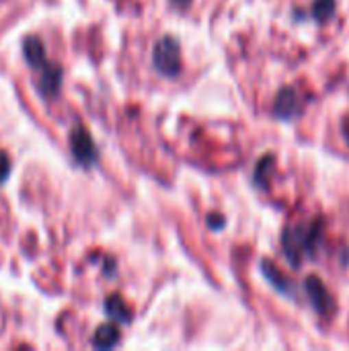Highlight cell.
Returning <instances> with one entry per match:
<instances>
[{"label":"cell","mask_w":349,"mask_h":351,"mask_svg":"<svg viewBox=\"0 0 349 351\" xmlns=\"http://www.w3.org/2000/svg\"><path fill=\"white\" fill-rule=\"evenodd\" d=\"M272 169H274V156H265V158H261V160H259V165H257V169H255V183H257V185H261V187H265V185H267V177H269Z\"/></svg>","instance_id":"obj_11"},{"label":"cell","mask_w":349,"mask_h":351,"mask_svg":"<svg viewBox=\"0 0 349 351\" xmlns=\"http://www.w3.org/2000/svg\"><path fill=\"white\" fill-rule=\"evenodd\" d=\"M173 2H175L177 6H185V4H189L191 0H173Z\"/></svg>","instance_id":"obj_14"},{"label":"cell","mask_w":349,"mask_h":351,"mask_svg":"<svg viewBox=\"0 0 349 351\" xmlns=\"http://www.w3.org/2000/svg\"><path fill=\"white\" fill-rule=\"evenodd\" d=\"M23 53L29 66L37 72V88L41 95L51 97L62 84V68L45 58V49L37 37H27L23 41Z\"/></svg>","instance_id":"obj_2"},{"label":"cell","mask_w":349,"mask_h":351,"mask_svg":"<svg viewBox=\"0 0 349 351\" xmlns=\"http://www.w3.org/2000/svg\"><path fill=\"white\" fill-rule=\"evenodd\" d=\"M302 97L294 86H284L278 97H276V105H274V115L278 119L290 121L296 119L302 113Z\"/></svg>","instance_id":"obj_6"},{"label":"cell","mask_w":349,"mask_h":351,"mask_svg":"<svg viewBox=\"0 0 349 351\" xmlns=\"http://www.w3.org/2000/svg\"><path fill=\"white\" fill-rule=\"evenodd\" d=\"M313 16L319 23H327L335 16V0H315L313 4Z\"/></svg>","instance_id":"obj_9"},{"label":"cell","mask_w":349,"mask_h":351,"mask_svg":"<svg viewBox=\"0 0 349 351\" xmlns=\"http://www.w3.org/2000/svg\"><path fill=\"white\" fill-rule=\"evenodd\" d=\"M70 150L76 158L78 165L82 167H93L97 165L99 160V150H97V144L93 142L91 134L82 128V125H76L72 132H70Z\"/></svg>","instance_id":"obj_4"},{"label":"cell","mask_w":349,"mask_h":351,"mask_svg":"<svg viewBox=\"0 0 349 351\" xmlns=\"http://www.w3.org/2000/svg\"><path fill=\"white\" fill-rule=\"evenodd\" d=\"M304 292H306V298H309L311 306L321 317H331L335 313V300H333L331 292L327 290V286L317 276H309L304 280Z\"/></svg>","instance_id":"obj_5"},{"label":"cell","mask_w":349,"mask_h":351,"mask_svg":"<svg viewBox=\"0 0 349 351\" xmlns=\"http://www.w3.org/2000/svg\"><path fill=\"white\" fill-rule=\"evenodd\" d=\"M105 311L109 313V317L111 319H119V321H123V323H128L130 321V311L123 306V302L119 300V298H115V296H111L109 300H107V304H105Z\"/></svg>","instance_id":"obj_10"},{"label":"cell","mask_w":349,"mask_h":351,"mask_svg":"<svg viewBox=\"0 0 349 351\" xmlns=\"http://www.w3.org/2000/svg\"><path fill=\"white\" fill-rule=\"evenodd\" d=\"M154 68L165 76H177L181 72V47L175 37H163L152 56Z\"/></svg>","instance_id":"obj_3"},{"label":"cell","mask_w":349,"mask_h":351,"mask_svg":"<svg viewBox=\"0 0 349 351\" xmlns=\"http://www.w3.org/2000/svg\"><path fill=\"white\" fill-rule=\"evenodd\" d=\"M341 130H344V140L348 142V146H349V115H348V117H346V121H344Z\"/></svg>","instance_id":"obj_13"},{"label":"cell","mask_w":349,"mask_h":351,"mask_svg":"<svg viewBox=\"0 0 349 351\" xmlns=\"http://www.w3.org/2000/svg\"><path fill=\"white\" fill-rule=\"evenodd\" d=\"M261 271H263L265 280H267L280 294H284V296H288V298H296V286H294V282L288 280L274 263L261 261Z\"/></svg>","instance_id":"obj_7"},{"label":"cell","mask_w":349,"mask_h":351,"mask_svg":"<svg viewBox=\"0 0 349 351\" xmlns=\"http://www.w3.org/2000/svg\"><path fill=\"white\" fill-rule=\"evenodd\" d=\"M321 234H323V220L286 226L282 234V247L292 267H300L304 259L315 257V251L319 249L321 243Z\"/></svg>","instance_id":"obj_1"},{"label":"cell","mask_w":349,"mask_h":351,"mask_svg":"<svg viewBox=\"0 0 349 351\" xmlns=\"http://www.w3.org/2000/svg\"><path fill=\"white\" fill-rule=\"evenodd\" d=\"M115 343H117V329L113 325H103L101 329H97L95 339H93L95 348L107 350V348H113Z\"/></svg>","instance_id":"obj_8"},{"label":"cell","mask_w":349,"mask_h":351,"mask_svg":"<svg viewBox=\"0 0 349 351\" xmlns=\"http://www.w3.org/2000/svg\"><path fill=\"white\" fill-rule=\"evenodd\" d=\"M8 171H10V160L4 154H0V181L8 177Z\"/></svg>","instance_id":"obj_12"}]
</instances>
